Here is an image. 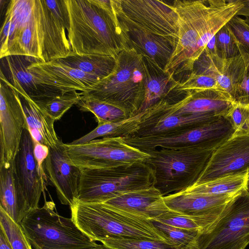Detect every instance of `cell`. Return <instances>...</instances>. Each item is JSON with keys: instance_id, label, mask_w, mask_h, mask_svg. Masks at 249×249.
<instances>
[{"instance_id": "6da1fadb", "label": "cell", "mask_w": 249, "mask_h": 249, "mask_svg": "<svg viewBox=\"0 0 249 249\" xmlns=\"http://www.w3.org/2000/svg\"><path fill=\"white\" fill-rule=\"evenodd\" d=\"M65 0H11L0 32V58L24 56L48 62L71 52Z\"/></svg>"}, {"instance_id": "7a4b0ae2", "label": "cell", "mask_w": 249, "mask_h": 249, "mask_svg": "<svg viewBox=\"0 0 249 249\" xmlns=\"http://www.w3.org/2000/svg\"><path fill=\"white\" fill-rule=\"evenodd\" d=\"M172 5L178 17V38L164 71L175 79L180 77V82L192 71L208 42L244 4L242 0H175Z\"/></svg>"}, {"instance_id": "3957f363", "label": "cell", "mask_w": 249, "mask_h": 249, "mask_svg": "<svg viewBox=\"0 0 249 249\" xmlns=\"http://www.w3.org/2000/svg\"><path fill=\"white\" fill-rule=\"evenodd\" d=\"M67 38L78 54L117 57L130 47L128 29L118 17L119 0H65Z\"/></svg>"}, {"instance_id": "277c9868", "label": "cell", "mask_w": 249, "mask_h": 249, "mask_svg": "<svg viewBox=\"0 0 249 249\" xmlns=\"http://www.w3.org/2000/svg\"><path fill=\"white\" fill-rule=\"evenodd\" d=\"M70 207L74 223L94 241L111 238L169 242L152 220L117 210L104 203L75 201Z\"/></svg>"}, {"instance_id": "5b68a950", "label": "cell", "mask_w": 249, "mask_h": 249, "mask_svg": "<svg viewBox=\"0 0 249 249\" xmlns=\"http://www.w3.org/2000/svg\"><path fill=\"white\" fill-rule=\"evenodd\" d=\"M217 148L199 145L145 152L149 155L144 162L153 170L154 186L163 196L185 191L196 183Z\"/></svg>"}, {"instance_id": "8992f818", "label": "cell", "mask_w": 249, "mask_h": 249, "mask_svg": "<svg viewBox=\"0 0 249 249\" xmlns=\"http://www.w3.org/2000/svg\"><path fill=\"white\" fill-rule=\"evenodd\" d=\"M81 98L100 101L119 107L132 117L138 114L144 98L142 56L129 47L116 57L113 71Z\"/></svg>"}, {"instance_id": "52a82bcc", "label": "cell", "mask_w": 249, "mask_h": 249, "mask_svg": "<svg viewBox=\"0 0 249 249\" xmlns=\"http://www.w3.org/2000/svg\"><path fill=\"white\" fill-rule=\"evenodd\" d=\"M81 169L76 201L81 202L104 203L124 194L154 185L153 170L145 162L111 168Z\"/></svg>"}, {"instance_id": "ba28073f", "label": "cell", "mask_w": 249, "mask_h": 249, "mask_svg": "<svg viewBox=\"0 0 249 249\" xmlns=\"http://www.w3.org/2000/svg\"><path fill=\"white\" fill-rule=\"evenodd\" d=\"M31 211L20 225L34 249H93L98 244L81 231L71 218L60 215L53 201Z\"/></svg>"}, {"instance_id": "9c48e42d", "label": "cell", "mask_w": 249, "mask_h": 249, "mask_svg": "<svg viewBox=\"0 0 249 249\" xmlns=\"http://www.w3.org/2000/svg\"><path fill=\"white\" fill-rule=\"evenodd\" d=\"M249 244V192H239L217 219L199 232L195 249H245Z\"/></svg>"}, {"instance_id": "30bf717a", "label": "cell", "mask_w": 249, "mask_h": 249, "mask_svg": "<svg viewBox=\"0 0 249 249\" xmlns=\"http://www.w3.org/2000/svg\"><path fill=\"white\" fill-rule=\"evenodd\" d=\"M118 17L127 29H136L161 36L175 47L178 24L172 4L158 0H121Z\"/></svg>"}, {"instance_id": "8fae6325", "label": "cell", "mask_w": 249, "mask_h": 249, "mask_svg": "<svg viewBox=\"0 0 249 249\" xmlns=\"http://www.w3.org/2000/svg\"><path fill=\"white\" fill-rule=\"evenodd\" d=\"M235 132L227 117L178 133L145 137H122L127 144L142 151L159 148H177L203 145L218 147Z\"/></svg>"}, {"instance_id": "7c38bea8", "label": "cell", "mask_w": 249, "mask_h": 249, "mask_svg": "<svg viewBox=\"0 0 249 249\" xmlns=\"http://www.w3.org/2000/svg\"><path fill=\"white\" fill-rule=\"evenodd\" d=\"M72 162L81 168L115 167L137 162H144L149 157L124 142L122 137L102 138L85 144L65 143Z\"/></svg>"}, {"instance_id": "4fadbf2b", "label": "cell", "mask_w": 249, "mask_h": 249, "mask_svg": "<svg viewBox=\"0 0 249 249\" xmlns=\"http://www.w3.org/2000/svg\"><path fill=\"white\" fill-rule=\"evenodd\" d=\"M26 128L19 95L0 71V162L14 160Z\"/></svg>"}, {"instance_id": "5bb4252c", "label": "cell", "mask_w": 249, "mask_h": 249, "mask_svg": "<svg viewBox=\"0 0 249 249\" xmlns=\"http://www.w3.org/2000/svg\"><path fill=\"white\" fill-rule=\"evenodd\" d=\"M177 102L170 99L163 100L144 111L138 129L129 136L145 137L178 133L209 124L221 117L210 113L176 114L174 106Z\"/></svg>"}, {"instance_id": "9a60e30c", "label": "cell", "mask_w": 249, "mask_h": 249, "mask_svg": "<svg viewBox=\"0 0 249 249\" xmlns=\"http://www.w3.org/2000/svg\"><path fill=\"white\" fill-rule=\"evenodd\" d=\"M249 169V130L236 131L213 152L195 184Z\"/></svg>"}, {"instance_id": "2e32d148", "label": "cell", "mask_w": 249, "mask_h": 249, "mask_svg": "<svg viewBox=\"0 0 249 249\" xmlns=\"http://www.w3.org/2000/svg\"><path fill=\"white\" fill-rule=\"evenodd\" d=\"M43 166L47 178L55 188L61 203L71 207L77 198L81 169L72 162L61 140L49 147Z\"/></svg>"}, {"instance_id": "e0dca14e", "label": "cell", "mask_w": 249, "mask_h": 249, "mask_svg": "<svg viewBox=\"0 0 249 249\" xmlns=\"http://www.w3.org/2000/svg\"><path fill=\"white\" fill-rule=\"evenodd\" d=\"M27 70L38 82L58 90L63 94L74 91H88L101 80L97 76L59 64L55 60L42 62L34 58L28 65Z\"/></svg>"}, {"instance_id": "ac0fdd59", "label": "cell", "mask_w": 249, "mask_h": 249, "mask_svg": "<svg viewBox=\"0 0 249 249\" xmlns=\"http://www.w3.org/2000/svg\"><path fill=\"white\" fill-rule=\"evenodd\" d=\"M239 192L212 195L182 191L165 196L163 198L170 210L192 217L201 222L208 228Z\"/></svg>"}, {"instance_id": "d6986e66", "label": "cell", "mask_w": 249, "mask_h": 249, "mask_svg": "<svg viewBox=\"0 0 249 249\" xmlns=\"http://www.w3.org/2000/svg\"><path fill=\"white\" fill-rule=\"evenodd\" d=\"M14 160L18 178L31 211L39 207L41 193H44L47 177L38 169L34 155L33 139L27 128L23 130Z\"/></svg>"}, {"instance_id": "ffe728a7", "label": "cell", "mask_w": 249, "mask_h": 249, "mask_svg": "<svg viewBox=\"0 0 249 249\" xmlns=\"http://www.w3.org/2000/svg\"><path fill=\"white\" fill-rule=\"evenodd\" d=\"M246 69L240 54L223 59L217 55L204 52L195 62L192 71L213 77L219 89L228 93L234 100L236 87L243 77Z\"/></svg>"}, {"instance_id": "44dd1931", "label": "cell", "mask_w": 249, "mask_h": 249, "mask_svg": "<svg viewBox=\"0 0 249 249\" xmlns=\"http://www.w3.org/2000/svg\"><path fill=\"white\" fill-rule=\"evenodd\" d=\"M104 203L117 210L151 220L171 211L166 206L163 196L154 185L124 194Z\"/></svg>"}, {"instance_id": "7402d4cb", "label": "cell", "mask_w": 249, "mask_h": 249, "mask_svg": "<svg viewBox=\"0 0 249 249\" xmlns=\"http://www.w3.org/2000/svg\"><path fill=\"white\" fill-rule=\"evenodd\" d=\"M235 101L227 92L220 89L188 91L181 100L174 104L176 114L210 113L227 117Z\"/></svg>"}, {"instance_id": "603a6c76", "label": "cell", "mask_w": 249, "mask_h": 249, "mask_svg": "<svg viewBox=\"0 0 249 249\" xmlns=\"http://www.w3.org/2000/svg\"><path fill=\"white\" fill-rule=\"evenodd\" d=\"M0 207L19 224L30 212L16 174L14 160L0 162Z\"/></svg>"}, {"instance_id": "cb8c5ba5", "label": "cell", "mask_w": 249, "mask_h": 249, "mask_svg": "<svg viewBox=\"0 0 249 249\" xmlns=\"http://www.w3.org/2000/svg\"><path fill=\"white\" fill-rule=\"evenodd\" d=\"M144 68V98L138 114L165 99H177L174 92L178 85L174 77L150 58L142 56Z\"/></svg>"}, {"instance_id": "d4e9b609", "label": "cell", "mask_w": 249, "mask_h": 249, "mask_svg": "<svg viewBox=\"0 0 249 249\" xmlns=\"http://www.w3.org/2000/svg\"><path fill=\"white\" fill-rule=\"evenodd\" d=\"M11 83L19 95L27 129L33 140L49 148L57 144L61 139L54 128L55 120L35 104L18 84Z\"/></svg>"}, {"instance_id": "484cf974", "label": "cell", "mask_w": 249, "mask_h": 249, "mask_svg": "<svg viewBox=\"0 0 249 249\" xmlns=\"http://www.w3.org/2000/svg\"><path fill=\"white\" fill-rule=\"evenodd\" d=\"M10 72L12 82L18 84L27 96L38 107L63 94L38 82L28 71V65L21 58L22 56L5 57Z\"/></svg>"}, {"instance_id": "4316f807", "label": "cell", "mask_w": 249, "mask_h": 249, "mask_svg": "<svg viewBox=\"0 0 249 249\" xmlns=\"http://www.w3.org/2000/svg\"><path fill=\"white\" fill-rule=\"evenodd\" d=\"M129 46L164 70L175 47L168 40L151 33L128 28Z\"/></svg>"}, {"instance_id": "83f0119b", "label": "cell", "mask_w": 249, "mask_h": 249, "mask_svg": "<svg viewBox=\"0 0 249 249\" xmlns=\"http://www.w3.org/2000/svg\"><path fill=\"white\" fill-rule=\"evenodd\" d=\"M56 62L97 76L101 80L114 70L116 57L111 55L78 54L72 51L66 57L54 60Z\"/></svg>"}, {"instance_id": "f1b7e54d", "label": "cell", "mask_w": 249, "mask_h": 249, "mask_svg": "<svg viewBox=\"0 0 249 249\" xmlns=\"http://www.w3.org/2000/svg\"><path fill=\"white\" fill-rule=\"evenodd\" d=\"M249 180V169L195 184L184 191L194 194L212 195L235 193L246 189Z\"/></svg>"}, {"instance_id": "f546056e", "label": "cell", "mask_w": 249, "mask_h": 249, "mask_svg": "<svg viewBox=\"0 0 249 249\" xmlns=\"http://www.w3.org/2000/svg\"><path fill=\"white\" fill-rule=\"evenodd\" d=\"M143 111L124 121L98 124L93 130L71 142L70 145L86 143L99 137H125L132 135L138 129Z\"/></svg>"}, {"instance_id": "4dcf8cb0", "label": "cell", "mask_w": 249, "mask_h": 249, "mask_svg": "<svg viewBox=\"0 0 249 249\" xmlns=\"http://www.w3.org/2000/svg\"><path fill=\"white\" fill-rule=\"evenodd\" d=\"M76 105L80 110L93 114L98 124L117 123L130 118L123 109L98 100L81 98Z\"/></svg>"}, {"instance_id": "1f68e13d", "label": "cell", "mask_w": 249, "mask_h": 249, "mask_svg": "<svg viewBox=\"0 0 249 249\" xmlns=\"http://www.w3.org/2000/svg\"><path fill=\"white\" fill-rule=\"evenodd\" d=\"M0 229L12 249H33L20 224L13 220L0 207Z\"/></svg>"}, {"instance_id": "d6a6232c", "label": "cell", "mask_w": 249, "mask_h": 249, "mask_svg": "<svg viewBox=\"0 0 249 249\" xmlns=\"http://www.w3.org/2000/svg\"><path fill=\"white\" fill-rule=\"evenodd\" d=\"M100 242L114 249H181L167 241L150 239L107 238Z\"/></svg>"}, {"instance_id": "836d02e7", "label": "cell", "mask_w": 249, "mask_h": 249, "mask_svg": "<svg viewBox=\"0 0 249 249\" xmlns=\"http://www.w3.org/2000/svg\"><path fill=\"white\" fill-rule=\"evenodd\" d=\"M154 226L162 232L168 241L181 249H195L198 233L196 231L177 228L152 220Z\"/></svg>"}, {"instance_id": "e575fe53", "label": "cell", "mask_w": 249, "mask_h": 249, "mask_svg": "<svg viewBox=\"0 0 249 249\" xmlns=\"http://www.w3.org/2000/svg\"><path fill=\"white\" fill-rule=\"evenodd\" d=\"M81 99V92L72 91L55 97L39 107L56 121Z\"/></svg>"}, {"instance_id": "d590c367", "label": "cell", "mask_w": 249, "mask_h": 249, "mask_svg": "<svg viewBox=\"0 0 249 249\" xmlns=\"http://www.w3.org/2000/svg\"><path fill=\"white\" fill-rule=\"evenodd\" d=\"M217 54L223 59H228L240 54V43L236 38L228 23L215 35Z\"/></svg>"}, {"instance_id": "8d00e7d4", "label": "cell", "mask_w": 249, "mask_h": 249, "mask_svg": "<svg viewBox=\"0 0 249 249\" xmlns=\"http://www.w3.org/2000/svg\"><path fill=\"white\" fill-rule=\"evenodd\" d=\"M209 89L221 90L216 80L210 75L191 71L187 78L179 83L174 92H197Z\"/></svg>"}, {"instance_id": "74e56055", "label": "cell", "mask_w": 249, "mask_h": 249, "mask_svg": "<svg viewBox=\"0 0 249 249\" xmlns=\"http://www.w3.org/2000/svg\"><path fill=\"white\" fill-rule=\"evenodd\" d=\"M154 220L173 227L196 231L200 232L206 229V226L201 222L192 217L182 215L172 211Z\"/></svg>"}, {"instance_id": "f35d334b", "label": "cell", "mask_w": 249, "mask_h": 249, "mask_svg": "<svg viewBox=\"0 0 249 249\" xmlns=\"http://www.w3.org/2000/svg\"><path fill=\"white\" fill-rule=\"evenodd\" d=\"M227 117L231 120L235 132L247 130L249 122V107L235 102Z\"/></svg>"}, {"instance_id": "ab89813d", "label": "cell", "mask_w": 249, "mask_h": 249, "mask_svg": "<svg viewBox=\"0 0 249 249\" xmlns=\"http://www.w3.org/2000/svg\"><path fill=\"white\" fill-rule=\"evenodd\" d=\"M228 24L240 44L249 50V25L245 19L236 15Z\"/></svg>"}, {"instance_id": "60d3db41", "label": "cell", "mask_w": 249, "mask_h": 249, "mask_svg": "<svg viewBox=\"0 0 249 249\" xmlns=\"http://www.w3.org/2000/svg\"><path fill=\"white\" fill-rule=\"evenodd\" d=\"M233 99L236 103L249 105V70L247 66L243 77L236 87Z\"/></svg>"}, {"instance_id": "b9f144b4", "label": "cell", "mask_w": 249, "mask_h": 249, "mask_svg": "<svg viewBox=\"0 0 249 249\" xmlns=\"http://www.w3.org/2000/svg\"><path fill=\"white\" fill-rule=\"evenodd\" d=\"M33 141L34 143V155L36 160L38 169L42 174L46 176L43 164L44 161L48 156L49 148L33 140Z\"/></svg>"}, {"instance_id": "7bdbcfd3", "label": "cell", "mask_w": 249, "mask_h": 249, "mask_svg": "<svg viewBox=\"0 0 249 249\" xmlns=\"http://www.w3.org/2000/svg\"><path fill=\"white\" fill-rule=\"evenodd\" d=\"M204 52L210 54L217 55L215 36L208 42Z\"/></svg>"}, {"instance_id": "ee69618b", "label": "cell", "mask_w": 249, "mask_h": 249, "mask_svg": "<svg viewBox=\"0 0 249 249\" xmlns=\"http://www.w3.org/2000/svg\"><path fill=\"white\" fill-rule=\"evenodd\" d=\"M240 54L242 56L247 67L249 70V50L240 44Z\"/></svg>"}, {"instance_id": "f6af8a7d", "label": "cell", "mask_w": 249, "mask_h": 249, "mask_svg": "<svg viewBox=\"0 0 249 249\" xmlns=\"http://www.w3.org/2000/svg\"><path fill=\"white\" fill-rule=\"evenodd\" d=\"M0 249H12L3 231L0 229Z\"/></svg>"}, {"instance_id": "bcb514c9", "label": "cell", "mask_w": 249, "mask_h": 249, "mask_svg": "<svg viewBox=\"0 0 249 249\" xmlns=\"http://www.w3.org/2000/svg\"><path fill=\"white\" fill-rule=\"evenodd\" d=\"M243 7L238 12L237 16L249 18V0H242Z\"/></svg>"}, {"instance_id": "7dc6e473", "label": "cell", "mask_w": 249, "mask_h": 249, "mask_svg": "<svg viewBox=\"0 0 249 249\" xmlns=\"http://www.w3.org/2000/svg\"><path fill=\"white\" fill-rule=\"evenodd\" d=\"M93 249H114L110 248L103 244H98V245Z\"/></svg>"}, {"instance_id": "c3c4849f", "label": "cell", "mask_w": 249, "mask_h": 249, "mask_svg": "<svg viewBox=\"0 0 249 249\" xmlns=\"http://www.w3.org/2000/svg\"><path fill=\"white\" fill-rule=\"evenodd\" d=\"M244 19L246 22L249 25V18H245Z\"/></svg>"}, {"instance_id": "681fc988", "label": "cell", "mask_w": 249, "mask_h": 249, "mask_svg": "<svg viewBox=\"0 0 249 249\" xmlns=\"http://www.w3.org/2000/svg\"><path fill=\"white\" fill-rule=\"evenodd\" d=\"M246 189H247V191L249 192V180L248 181Z\"/></svg>"}, {"instance_id": "f907efd6", "label": "cell", "mask_w": 249, "mask_h": 249, "mask_svg": "<svg viewBox=\"0 0 249 249\" xmlns=\"http://www.w3.org/2000/svg\"><path fill=\"white\" fill-rule=\"evenodd\" d=\"M248 106L249 107V105H248Z\"/></svg>"}]
</instances>
